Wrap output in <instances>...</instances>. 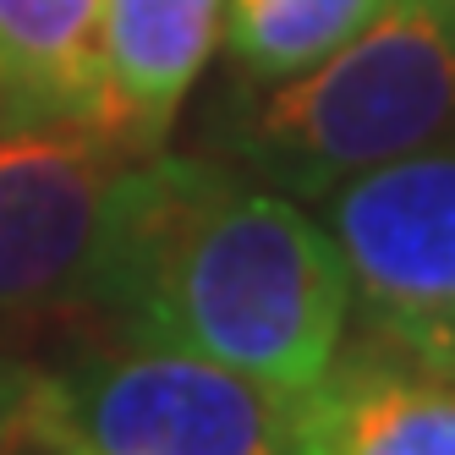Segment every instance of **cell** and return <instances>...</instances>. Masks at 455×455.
Listing matches in <instances>:
<instances>
[{"instance_id":"obj_7","label":"cell","mask_w":455,"mask_h":455,"mask_svg":"<svg viewBox=\"0 0 455 455\" xmlns=\"http://www.w3.org/2000/svg\"><path fill=\"white\" fill-rule=\"evenodd\" d=\"M220 34V0H105V132L154 154Z\"/></svg>"},{"instance_id":"obj_8","label":"cell","mask_w":455,"mask_h":455,"mask_svg":"<svg viewBox=\"0 0 455 455\" xmlns=\"http://www.w3.org/2000/svg\"><path fill=\"white\" fill-rule=\"evenodd\" d=\"M0 93L17 121L105 132V0H0Z\"/></svg>"},{"instance_id":"obj_5","label":"cell","mask_w":455,"mask_h":455,"mask_svg":"<svg viewBox=\"0 0 455 455\" xmlns=\"http://www.w3.org/2000/svg\"><path fill=\"white\" fill-rule=\"evenodd\" d=\"M132 159L83 126H0V318L93 307L116 187Z\"/></svg>"},{"instance_id":"obj_6","label":"cell","mask_w":455,"mask_h":455,"mask_svg":"<svg viewBox=\"0 0 455 455\" xmlns=\"http://www.w3.org/2000/svg\"><path fill=\"white\" fill-rule=\"evenodd\" d=\"M297 455H455V373L379 340L340 346L297 395Z\"/></svg>"},{"instance_id":"obj_4","label":"cell","mask_w":455,"mask_h":455,"mask_svg":"<svg viewBox=\"0 0 455 455\" xmlns=\"http://www.w3.org/2000/svg\"><path fill=\"white\" fill-rule=\"evenodd\" d=\"M363 340L455 373V143L323 192Z\"/></svg>"},{"instance_id":"obj_9","label":"cell","mask_w":455,"mask_h":455,"mask_svg":"<svg viewBox=\"0 0 455 455\" xmlns=\"http://www.w3.org/2000/svg\"><path fill=\"white\" fill-rule=\"evenodd\" d=\"M389 0H225V55L236 83H280L356 39Z\"/></svg>"},{"instance_id":"obj_1","label":"cell","mask_w":455,"mask_h":455,"mask_svg":"<svg viewBox=\"0 0 455 455\" xmlns=\"http://www.w3.org/2000/svg\"><path fill=\"white\" fill-rule=\"evenodd\" d=\"M93 307L126 340L302 395L346 346L351 285L323 220L209 159L121 171Z\"/></svg>"},{"instance_id":"obj_11","label":"cell","mask_w":455,"mask_h":455,"mask_svg":"<svg viewBox=\"0 0 455 455\" xmlns=\"http://www.w3.org/2000/svg\"><path fill=\"white\" fill-rule=\"evenodd\" d=\"M0 126H17V110H12V100L0 93Z\"/></svg>"},{"instance_id":"obj_2","label":"cell","mask_w":455,"mask_h":455,"mask_svg":"<svg viewBox=\"0 0 455 455\" xmlns=\"http://www.w3.org/2000/svg\"><path fill=\"white\" fill-rule=\"evenodd\" d=\"M455 138V0H389L356 39L280 83H236L214 110V154L285 198Z\"/></svg>"},{"instance_id":"obj_3","label":"cell","mask_w":455,"mask_h":455,"mask_svg":"<svg viewBox=\"0 0 455 455\" xmlns=\"http://www.w3.org/2000/svg\"><path fill=\"white\" fill-rule=\"evenodd\" d=\"M22 417L44 455H297V395L143 340L34 379Z\"/></svg>"},{"instance_id":"obj_10","label":"cell","mask_w":455,"mask_h":455,"mask_svg":"<svg viewBox=\"0 0 455 455\" xmlns=\"http://www.w3.org/2000/svg\"><path fill=\"white\" fill-rule=\"evenodd\" d=\"M28 384H34V373L17 368L12 356H0V434L17 422V411H22V401H28Z\"/></svg>"}]
</instances>
